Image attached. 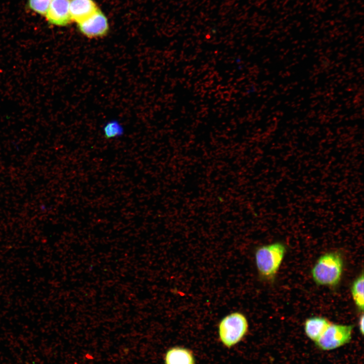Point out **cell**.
Here are the masks:
<instances>
[{
	"label": "cell",
	"mask_w": 364,
	"mask_h": 364,
	"mask_svg": "<svg viewBox=\"0 0 364 364\" xmlns=\"http://www.w3.org/2000/svg\"><path fill=\"white\" fill-rule=\"evenodd\" d=\"M249 323L246 315L241 311L231 312L219 321L217 326L219 340L230 348L240 343L247 335Z\"/></svg>",
	"instance_id": "obj_1"
},
{
	"label": "cell",
	"mask_w": 364,
	"mask_h": 364,
	"mask_svg": "<svg viewBox=\"0 0 364 364\" xmlns=\"http://www.w3.org/2000/svg\"><path fill=\"white\" fill-rule=\"evenodd\" d=\"M343 269V261L337 252L322 255L311 269L312 277L318 285L334 286L340 282Z\"/></svg>",
	"instance_id": "obj_2"
},
{
	"label": "cell",
	"mask_w": 364,
	"mask_h": 364,
	"mask_svg": "<svg viewBox=\"0 0 364 364\" xmlns=\"http://www.w3.org/2000/svg\"><path fill=\"white\" fill-rule=\"evenodd\" d=\"M363 274L362 273L352 283L351 292L353 301L359 309L363 311L364 305Z\"/></svg>",
	"instance_id": "obj_10"
},
{
	"label": "cell",
	"mask_w": 364,
	"mask_h": 364,
	"mask_svg": "<svg viewBox=\"0 0 364 364\" xmlns=\"http://www.w3.org/2000/svg\"><path fill=\"white\" fill-rule=\"evenodd\" d=\"M285 246L276 242L258 247L255 251L256 268L260 277L270 279L278 272L286 252Z\"/></svg>",
	"instance_id": "obj_3"
},
{
	"label": "cell",
	"mask_w": 364,
	"mask_h": 364,
	"mask_svg": "<svg viewBox=\"0 0 364 364\" xmlns=\"http://www.w3.org/2000/svg\"><path fill=\"white\" fill-rule=\"evenodd\" d=\"M353 329V325L331 323L315 344L323 350L336 349L350 341Z\"/></svg>",
	"instance_id": "obj_4"
},
{
	"label": "cell",
	"mask_w": 364,
	"mask_h": 364,
	"mask_svg": "<svg viewBox=\"0 0 364 364\" xmlns=\"http://www.w3.org/2000/svg\"><path fill=\"white\" fill-rule=\"evenodd\" d=\"M98 10L97 6L93 0H70L71 19L77 24L89 18Z\"/></svg>",
	"instance_id": "obj_7"
},
{
	"label": "cell",
	"mask_w": 364,
	"mask_h": 364,
	"mask_svg": "<svg viewBox=\"0 0 364 364\" xmlns=\"http://www.w3.org/2000/svg\"><path fill=\"white\" fill-rule=\"evenodd\" d=\"M69 3L70 0H53L45 15L48 22L59 26L70 24Z\"/></svg>",
	"instance_id": "obj_6"
},
{
	"label": "cell",
	"mask_w": 364,
	"mask_h": 364,
	"mask_svg": "<svg viewBox=\"0 0 364 364\" xmlns=\"http://www.w3.org/2000/svg\"><path fill=\"white\" fill-rule=\"evenodd\" d=\"M164 364H196L195 357L193 351L182 346H174L166 352Z\"/></svg>",
	"instance_id": "obj_8"
},
{
	"label": "cell",
	"mask_w": 364,
	"mask_h": 364,
	"mask_svg": "<svg viewBox=\"0 0 364 364\" xmlns=\"http://www.w3.org/2000/svg\"><path fill=\"white\" fill-rule=\"evenodd\" d=\"M104 137L107 139L119 137L123 134L122 126L116 121H111L104 127Z\"/></svg>",
	"instance_id": "obj_11"
},
{
	"label": "cell",
	"mask_w": 364,
	"mask_h": 364,
	"mask_svg": "<svg viewBox=\"0 0 364 364\" xmlns=\"http://www.w3.org/2000/svg\"><path fill=\"white\" fill-rule=\"evenodd\" d=\"M77 26L82 34L90 38L104 36L109 31L107 19L99 9Z\"/></svg>",
	"instance_id": "obj_5"
},
{
	"label": "cell",
	"mask_w": 364,
	"mask_h": 364,
	"mask_svg": "<svg viewBox=\"0 0 364 364\" xmlns=\"http://www.w3.org/2000/svg\"><path fill=\"white\" fill-rule=\"evenodd\" d=\"M331 323L326 318L315 316L308 318L304 323V331L306 336L315 342L322 336Z\"/></svg>",
	"instance_id": "obj_9"
},
{
	"label": "cell",
	"mask_w": 364,
	"mask_h": 364,
	"mask_svg": "<svg viewBox=\"0 0 364 364\" xmlns=\"http://www.w3.org/2000/svg\"><path fill=\"white\" fill-rule=\"evenodd\" d=\"M53 0H28L29 8L41 15H45Z\"/></svg>",
	"instance_id": "obj_12"
},
{
	"label": "cell",
	"mask_w": 364,
	"mask_h": 364,
	"mask_svg": "<svg viewBox=\"0 0 364 364\" xmlns=\"http://www.w3.org/2000/svg\"><path fill=\"white\" fill-rule=\"evenodd\" d=\"M363 314L360 316L359 321H358V328L359 329V331L362 335L363 334Z\"/></svg>",
	"instance_id": "obj_13"
}]
</instances>
